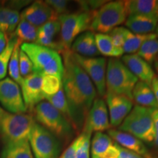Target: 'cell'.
Masks as SVG:
<instances>
[{
    "mask_svg": "<svg viewBox=\"0 0 158 158\" xmlns=\"http://www.w3.org/2000/svg\"><path fill=\"white\" fill-rule=\"evenodd\" d=\"M62 55V87L72 113L73 127L77 133L83 129L85 118L97 98V90L88 75L76 62L73 52L69 49Z\"/></svg>",
    "mask_w": 158,
    "mask_h": 158,
    "instance_id": "obj_1",
    "label": "cell"
},
{
    "mask_svg": "<svg viewBox=\"0 0 158 158\" xmlns=\"http://www.w3.org/2000/svg\"><path fill=\"white\" fill-rule=\"evenodd\" d=\"M32 112L35 122L54 134L59 140L69 142L73 139L76 131L72 124L48 101L43 100L40 102Z\"/></svg>",
    "mask_w": 158,
    "mask_h": 158,
    "instance_id": "obj_2",
    "label": "cell"
},
{
    "mask_svg": "<svg viewBox=\"0 0 158 158\" xmlns=\"http://www.w3.org/2000/svg\"><path fill=\"white\" fill-rule=\"evenodd\" d=\"M20 48L30 59L35 72L42 76L52 75L62 79L64 65L58 52L34 43H22Z\"/></svg>",
    "mask_w": 158,
    "mask_h": 158,
    "instance_id": "obj_3",
    "label": "cell"
},
{
    "mask_svg": "<svg viewBox=\"0 0 158 158\" xmlns=\"http://www.w3.org/2000/svg\"><path fill=\"white\" fill-rule=\"evenodd\" d=\"M138 81V79L120 59H108L106 76V94L124 96L133 100L132 92Z\"/></svg>",
    "mask_w": 158,
    "mask_h": 158,
    "instance_id": "obj_4",
    "label": "cell"
},
{
    "mask_svg": "<svg viewBox=\"0 0 158 158\" xmlns=\"http://www.w3.org/2000/svg\"><path fill=\"white\" fill-rule=\"evenodd\" d=\"M152 109L135 105L120 124L118 130L131 134L143 143H154L155 132L152 116Z\"/></svg>",
    "mask_w": 158,
    "mask_h": 158,
    "instance_id": "obj_5",
    "label": "cell"
},
{
    "mask_svg": "<svg viewBox=\"0 0 158 158\" xmlns=\"http://www.w3.org/2000/svg\"><path fill=\"white\" fill-rule=\"evenodd\" d=\"M127 16L124 1L108 2L94 11L89 31L108 35L118 25L125 22Z\"/></svg>",
    "mask_w": 158,
    "mask_h": 158,
    "instance_id": "obj_6",
    "label": "cell"
},
{
    "mask_svg": "<svg viewBox=\"0 0 158 158\" xmlns=\"http://www.w3.org/2000/svg\"><path fill=\"white\" fill-rule=\"evenodd\" d=\"M29 143L35 158H59L62 152L60 140L36 122L31 128Z\"/></svg>",
    "mask_w": 158,
    "mask_h": 158,
    "instance_id": "obj_7",
    "label": "cell"
},
{
    "mask_svg": "<svg viewBox=\"0 0 158 158\" xmlns=\"http://www.w3.org/2000/svg\"><path fill=\"white\" fill-rule=\"evenodd\" d=\"M94 11L63 14L58 16L60 23V40L64 49L69 50L73 43L85 31H89Z\"/></svg>",
    "mask_w": 158,
    "mask_h": 158,
    "instance_id": "obj_8",
    "label": "cell"
},
{
    "mask_svg": "<svg viewBox=\"0 0 158 158\" xmlns=\"http://www.w3.org/2000/svg\"><path fill=\"white\" fill-rule=\"evenodd\" d=\"M35 122L30 114L7 112L0 124V134L5 143L29 140Z\"/></svg>",
    "mask_w": 158,
    "mask_h": 158,
    "instance_id": "obj_9",
    "label": "cell"
},
{
    "mask_svg": "<svg viewBox=\"0 0 158 158\" xmlns=\"http://www.w3.org/2000/svg\"><path fill=\"white\" fill-rule=\"evenodd\" d=\"M74 54V53H73ZM76 62L89 77L99 96H106V76L107 60L104 57H84L74 54Z\"/></svg>",
    "mask_w": 158,
    "mask_h": 158,
    "instance_id": "obj_10",
    "label": "cell"
},
{
    "mask_svg": "<svg viewBox=\"0 0 158 158\" xmlns=\"http://www.w3.org/2000/svg\"><path fill=\"white\" fill-rule=\"evenodd\" d=\"M110 127L107 105L102 98H96L85 118L82 132L89 134L93 132L103 133Z\"/></svg>",
    "mask_w": 158,
    "mask_h": 158,
    "instance_id": "obj_11",
    "label": "cell"
},
{
    "mask_svg": "<svg viewBox=\"0 0 158 158\" xmlns=\"http://www.w3.org/2000/svg\"><path fill=\"white\" fill-rule=\"evenodd\" d=\"M0 103L11 114L27 112L20 86L10 78L0 81Z\"/></svg>",
    "mask_w": 158,
    "mask_h": 158,
    "instance_id": "obj_12",
    "label": "cell"
},
{
    "mask_svg": "<svg viewBox=\"0 0 158 158\" xmlns=\"http://www.w3.org/2000/svg\"><path fill=\"white\" fill-rule=\"evenodd\" d=\"M42 75L35 71L23 78L21 87L27 110L32 112L35 106L45 100L42 91Z\"/></svg>",
    "mask_w": 158,
    "mask_h": 158,
    "instance_id": "obj_13",
    "label": "cell"
},
{
    "mask_svg": "<svg viewBox=\"0 0 158 158\" xmlns=\"http://www.w3.org/2000/svg\"><path fill=\"white\" fill-rule=\"evenodd\" d=\"M106 101L111 127H119L133 109V101L126 97L106 94Z\"/></svg>",
    "mask_w": 158,
    "mask_h": 158,
    "instance_id": "obj_14",
    "label": "cell"
},
{
    "mask_svg": "<svg viewBox=\"0 0 158 158\" xmlns=\"http://www.w3.org/2000/svg\"><path fill=\"white\" fill-rule=\"evenodd\" d=\"M21 18L39 28L51 20L58 19V15L45 2L35 1L23 10Z\"/></svg>",
    "mask_w": 158,
    "mask_h": 158,
    "instance_id": "obj_15",
    "label": "cell"
},
{
    "mask_svg": "<svg viewBox=\"0 0 158 158\" xmlns=\"http://www.w3.org/2000/svg\"><path fill=\"white\" fill-rule=\"evenodd\" d=\"M108 135L114 142L124 149L138 154L144 158H154L143 142L131 134L119 130L110 129L108 130Z\"/></svg>",
    "mask_w": 158,
    "mask_h": 158,
    "instance_id": "obj_16",
    "label": "cell"
},
{
    "mask_svg": "<svg viewBox=\"0 0 158 158\" xmlns=\"http://www.w3.org/2000/svg\"><path fill=\"white\" fill-rule=\"evenodd\" d=\"M121 61L136 78L151 86L152 79L155 76V71L152 68L151 65L137 54L122 56Z\"/></svg>",
    "mask_w": 158,
    "mask_h": 158,
    "instance_id": "obj_17",
    "label": "cell"
},
{
    "mask_svg": "<svg viewBox=\"0 0 158 158\" xmlns=\"http://www.w3.org/2000/svg\"><path fill=\"white\" fill-rule=\"evenodd\" d=\"M70 50L74 54L84 57H98L100 55L96 44L95 34L89 30L82 33L75 40Z\"/></svg>",
    "mask_w": 158,
    "mask_h": 158,
    "instance_id": "obj_18",
    "label": "cell"
},
{
    "mask_svg": "<svg viewBox=\"0 0 158 158\" xmlns=\"http://www.w3.org/2000/svg\"><path fill=\"white\" fill-rule=\"evenodd\" d=\"M116 147L109 135L104 133H95L91 142V158H110Z\"/></svg>",
    "mask_w": 158,
    "mask_h": 158,
    "instance_id": "obj_19",
    "label": "cell"
},
{
    "mask_svg": "<svg viewBox=\"0 0 158 158\" xmlns=\"http://www.w3.org/2000/svg\"><path fill=\"white\" fill-rule=\"evenodd\" d=\"M125 26L128 30L135 34H151L157 28L158 18L149 15H131L127 16L125 21Z\"/></svg>",
    "mask_w": 158,
    "mask_h": 158,
    "instance_id": "obj_20",
    "label": "cell"
},
{
    "mask_svg": "<svg viewBox=\"0 0 158 158\" xmlns=\"http://www.w3.org/2000/svg\"><path fill=\"white\" fill-rule=\"evenodd\" d=\"M127 15H141L157 17L158 1L155 0H128L124 1Z\"/></svg>",
    "mask_w": 158,
    "mask_h": 158,
    "instance_id": "obj_21",
    "label": "cell"
},
{
    "mask_svg": "<svg viewBox=\"0 0 158 158\" xmlns=\"http://www.w3.org/2000/svg\"><path fill=\"white\" fill-rule=\"evenodd\" d=\"M133 100L138 106L143 107L157 108V104L151 86L141 81H138L132 92Z\"/></svg>",
    "mask_w": 158,
    "mask_h": 158,
    "instance_id": "obj_22",
    "label": "cell"
},
{
    "mask_svg": "<svg viewBox=\"0 0 158 158\" xmlns=\"http://www.w3.org/2000/svg\"><path fill=\"white\" fill-rule=\"evenodd\" d=\"M0 158H35L29 140L5 143Z\"/></svg>",
    "mask_w": 158,
    "mask_h": 158,
    "instance_id": "obj_23",
    "label": "cell"
},
{
    "mask_svg": "<svg viewBox=\"0 0 158 158\" xmlns=\"http://www.w3.org/2000/svg\"><path fill=\"white\" fill-rule=\"evenodd\" d=\"M156 34L139 35L132 32L127 29L125 30V36H124V45L122 47L124 53L127 54H133L137 53L143 42L149 39L156 38Z\"/></svg>",
    "mask_w": 158,
    "mask_h": 158,
    "instance_id": "obj_24",
    "label": "cell"
},
{
    "mask_svg": "<svg viewBox=\"0 0 158 158\" xmlns=\"http://www.w3.org/2000/svg\"><path fill=\"white\" fill-rule=\"evenodd\" d=\"M95 40L99 52L105 56L118 59V57L122 56L124 54L123 50L117 48L114 45L108 35L95 34Z\"/></svg>",
    "mask_w": 158,
    "mask_h": 158,
    "instance_id": "obj_25",
    "label": "cell"
},
{
    "mask_svg": "<svg viewBox=\"0 0 158 158\" xmlns=\"http://www.w3.org/2000/svg\"><path fill=\"white\" fill-rule=\"evenodd\" d=\"M13 35L21 44L25 43H35L37 36V28L21 18Z\"/></svg>",
    "mask_w": 158,
    "mask_h": 158,
    "instance_id": "obj_26",
    "label": "cell"
},
{
    "mask_svg": "<svg viewBox=\"0 0 158 158\" xmlns=\"http://www.w3.org/2000/svg\"><path fill=\"white\" fill-rule=\"evenodd\" d=\"M44 97L45 100H46V101H48L49 103L52 105L59 112H61L73 126L72 113H71L70 106H69L68 100H67L63 87H62V89L54 95H45Z\"/></svg>",
    "mask_w": 158,
    "mask_h": 158,
    "instance_id": "obj_27",
    "label": "cell"
},
{
    "mask_svg": "<svg viewBox=\"0 0 158 158\" xmlns=\"http://www.w3.org/2000/svg\"><path fill=\"white\" fill-rule=\"evenodd\" d=\"M137 54L148 64H153L158 55V39L152 38L146 40L139 48Z\"/></svg>",
    "mask_w": 158,
    "mask_h": 158,
    "instance_id": "obj_28",
    "label": "cell"
},
{
    "mask_svg": "<svg viewBox=\"0 0 158 158\" xmlns=\"http://www.w3.org/2000/svg\"><path fill=\"white\" fill-rule=\"evenodd\" d=\"M21 45V43L18 40V43L12 53L7 69L11 79L14 81L19 86H21L23 81V78L21 76L19 69V51Z\"/></svg>",
    "mask_w": 158,
    "mask_h": 158,
    "instance_id": "obj_29",
    "label": "cell"
},
{
    "mask_svg": "<svg viewBox=\"0 0 158 158\" xmlns=\"http://www.w3.org/2000/svg\"><path fill=\"white\" fill-rule=\"evenodd\" d=\"M18 43V39L13 35L7 43L5 48L0 54V81L5 78L7 73L8 64L10 59L12 53L15 45Z\"/></svg>",
    "mask_w": 158,
    "mask_h": 158,
    "instance_id": "obj_30",
    "label": "cell"
},
{
    "mask_svg": "<svg viewBox=\"0 0 158 158\" xmlns=\"http://www.w3.org/2000/svg\"><path fill=\"white\" fill-rule=\"evenodd\" d=\"M42 91L45 95H54L62 87V79L52 75H43Z\"/></svg>",
    "mask_w": 158,
    "mask_h": 158,
    "instance_id": "obj_31",
    "label": "cell"
},
{
    "mask_svg": "<svg viewBox=\"0 0 158 158\" xmlns=\"http://www.w3.org/2000/svg\"><path fill=\"white\" fill-rule=\"evenodd\" d=\"M91 136L92 134L82 132L76 138V158H90Z\"/></svg>",
    "mask_w": 158,
    "mask_h": 158,
    "instance_id": "obj_32",
    "label": "cell"
},
{
    "mask_svg": "<svg viewBox=\"0 0 158 158\" xmlns=\"http://www.w3.org/2000/svg\"><path fill=\"white\" fill-rule=\"evenodd\" d=\"M37 33L49 38L55 39L57 35L60 34V23L58 19L51 20L40 27L37 28Z\"/></svg>",
    "mask_w": 158,
    "mask_h": 158,
    "instance_id": "obj_33",
    "label": "cell"
},
{
    "mask_svg": "<svg viewBox=\"0 0 158 158\" xmlns=\"http://www.w3.org/2000/svg\"><path fill=\"white\" fill-rule=\"evenodd\" d=\"M19 69L20 73L23 78H26L34 72L32 62L29 56L20 48L19 51Z\"/></svg>",
    "mask_w": 158,
    "mask_h": 158,
    "instance_id": "obj_34",
    "label": "cell"
},
{
    "mask_svg": "<svg viewBox=\"0 0 158 158\" xmlns=\"http://www.w3.org/2000/svg\"><path fill=\"white\" fill-rule=\"evenodd\" d=\"M125 30L126 28H124V27H118L114 28L113 30L110 31L108 34L110 38H111L112 41H113L114 45L117 48L122 49V50H123L122 47H123L124 45Z\"/></svg>",
    "mask_w": 158,
    "mask_h": 158,
    "instance_id": "obj_35",
    "label": "cell"
},
{
    "mask_svg": "<svg viewBox=\"0 0 158 158\" xmlns=\"http://www.w3.org/2000/svg\"><path fill=\"white\" fill-rule=\"evenodd\" d=\"M20 19H21V15L19 10L15 8L10 7L8 16V29H7V33L13 34L18 24L19 23Z\"/></svg>",
    "mask_w": 158,
    "mask_h": 158,
    "instance_id": "obj_36",
    "label": "cell"
},
{
    "mask_svg": "<svg viewBox=\"0 0 158 158\" xmlns=\"http://www.w3.org/2000/svg\"><path fill=\"white\" fill-rule=\"evenodd\" d=\"M10 7L0 2V31L5 34L8 29V16Z\"/></svg>",
    "mask_w": 158,
    "mask_h": 158,
    "instance_id": "obj_37",
    "label": "cell"
},
{
    "mask_svg": "<svg viewBox=\"0 0 158 158\" xmlns=\"http://www.w3.org/2000/svg\"><path fill=\"white\" fill-rule=\"evenodd\" d=\"M110 158H144L138 154L134 153L130 150L124 149L116 143V147L114 153Z\"/></svg>",
    "mask_w": 158,
    "mask_h": 158,
    "instance_id": "obj_38",
    "label": "cell"
},
{
    "mask_svg": "<svg viewBox=\"0 0 158 158\" xmlns=\"http://www.w3.org/2000/svg\"><path fill=\"white\" fill-rule=\"evenodd\" d=\"M76 141L75 138L59 158H76Z\"/></svg>",
    "mask_w": 158,
    "mask_h": 158,
    "instance_id": "obj_39",
    "label": "cell"
},
{
    "mask_svg": "<svg viewBox=\"0 0 158 158\" xmlns=\"http://www.w3.org/2000/svg\"><path fill=\"white\" fill-rule=\"evenodd\" d=\"M152 116L155 132V141H154L153 143L156 147L158 148V108H153L152 112Z\"/></svg>",
    "mask_w": 158,
    "mask_h": 158,
    "instance_id": "obj_40",
    "label": "cell"
},
{
    "mask_svg": "<svg viewBox=\"0 0 158 158\" xmlns=\"http://www.w3.org/2000/svg\"><path fill=\"white\" fill-rule=\"evenodd\" d=\"M151 87L152 89L154 94H155L158 108V78L156 76L152 79V81L151 84Z\"/></svg>",
    "mask_w": 158,
    "mask_h": 158,
    "instance_id": "obj_41",
    "label": "cell"
},
{
    "mask_svg": "<svg viewBox=\"0 0 158 158\" xmlns=\"http://www.w3.org/2000/svg\"><path fill=\"white\" fill-rule=\"evenodd\" d=\"M7 37L6 35L2 31H0V54L4 51L7 45Z\"/></svg>",
    "mask_w": 158,
    "mask_h": 158,
    "instance_id": "obj_42",
    "label": "cell"
},
{
    "mask_svg": "<svg viewBox=\"0 0 158 158\" xmlns=\"http://www.w3.org/2000/svg\"><path fill=\"white\" fill-rule=\"evenodd\" d=\"M7 113V111L6 110H5L3 109L0 106V124H1V122L2 120V118L4 117V116L5 115V114Z\"/></svg>",
    "mask_w": 158,
    "mask_h": 158,
    "instance_id": "obj_43",
    "label": "cell"
},
{
    "mask_svg": "<svg viewBox=\"0 0 158 158\" xmlns=\"http://www.w3.org/2000/svg\"><path fill=\"white\" fill-rule=\"evenodd\" d=\"M154 64V68H155V73H156V75H157V78H158V60L157 59H155V62L153 63Z\"/></svg>",
    "mask_w": 158,
    "mask_h": 158,
    "instance_id": "obj_44",
    "label": "cell"
},
{
    "mask_svg": "<svg viewBox=\"0 0 158 158\" xmlns=\"http://www.w3.org/2000/svg\"><path fill=\"white\" fill-rule=\"evenodd\" d=\"M156 35H157V37H158V24L157 26V28H156Z\"/></svg>",
    "mask_w": 158,
    "mask_h": 158,
    "instance_id": "obj_45",
    "label": "cell"
},
{
    "mask_svg": "<svg viewBox=\"0 0 158 158\" xmlns=\"http://www.w3.org/2000/svg\"><path fill=\"white\" fill-rule=\"evenodd\" d=\"M156 59H157V60H158V55L157 56V58H156Z\"/></svg>",
    "mask_w": 158,
    "mask_h": 158,
    "instance_id": "obj_46",
    "label": "cell"
},
{
    "mask_svg": "<svg viewBox=\"0 0 158 158\" xmlns=\"http://www.w3.org/2000/svg\"><path fill=\"white\" fill-rule=\"evenodd\" d=\"M157 16H158V7H157Z\"/></svg>",
    "mask_w": 158,
    "mask_h": 158,
    "instance_id": "obj_47",
    "label": "cell"
}]
</instances>
